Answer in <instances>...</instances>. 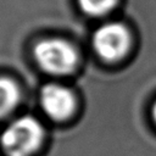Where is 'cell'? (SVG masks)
I'll return each instance as SVG.
<instances>
[{
  "label": "cell",
  "mask_w": 156,
  "mask_h": 156,
  "mask_svg": "<svg viewBox=\"0 0 156 156\" xmlns=\"http://www.w3.org/2000/svg\"><path fill=\"white\" fill-rule=\"evenodd\" d=\"M40 123L32 117H21L12 122L1 135V146L7 156H29L43 139Z\"/></svg>",
  "instance_id": "cell-1"
},
{
  "label": "cell",
  "mask_w": 156,
  "mask_h": 156,
  "mask_svg": "<svg viewBox=\"0 0 156 156\" xmlns=\"http://www.w3.org/2000/svg\"><path fill=\"white\" fill-rule=\"evenodd\" d=\"M34 58L39 67L51 74L71 73L77 65V52L74 48L57 38L39 41L34 46Z\"/></svg>",
  "instance_id": "cell-2"
},
{
  "label": "cell",
  "mask_w": 156,
  "mask_h": 156,
  "mask_svg": "<svg viewBox=\"0 0 156 156\" xmlns=\"http://www.w3.org/2000/svg\"><path fill=\"white\" fill-rule=\"evenodd\" d=\"M93 48L106 61L122 58L129 48V34L121 23H106L93 35Z\"/></svg>",
  "instance_id": "cell-3"
},
{
  "label": "cell",
  "mask_w": 156,
  "mask_h": 156,
  "mask_svg": "<svg viewBox=\"0 0 156 156\" xmlns=\"http://www.w3.org/2000/svg\"><path fill=\"white\" fill-rule=\"evenodd\" d=\"M40 105L45 113L55 121L69 117L76 107L72 91L60 84H46L40 91Z\"/></svg>",
  "instance_id": "cell-4"
},
{
  "label": "cell",
  "mask_w": 156,
  "mask_h": 156,
  "mask_svg": "<svg viewBox=\"0 0 156 156\" xmlns=\"http://www.w3.org/2000/svg\"><path fill=\"white\" fill-rule=\"evenodd\" d=\"M20 98V91L17 85L7 79L1 77L0 78V118L5 117L12 108L16 106Z\"/></svg>",
  "instance_id": "cell-5"
},
{
  "label": "cell",
  "mask_w": 156,
  "mask_h": 156,
  "mask_svg": "<svg viewBox=\"0 0 156 156\" xmlns=\"http://www.w3.org/2000/svg\"><path fill=\"white\" fill-rule=\"evenodd\" d=\"M80 9L90 16H102L110 12L117 0H78Z\"/></svg>",
  "instance_id": "cell-6"
},
{
  "label": "cell",
  "mask_w": 156,
  "mask_h": 156,
  "mask_svg": "<svg viewBox=\"0 0 156 156\" xmlns=\"http://www.w3.org/2000/svg\"><path fill=\"white\" fill-rule=\"evenodd\" d=\"M152 116H154V119L156 122V102L154 104V107H152Z\"/></svg>",
  "instance_id": "cell-7"
}]
</instances>
